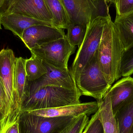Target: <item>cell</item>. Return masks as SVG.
<instances>
[{"label": "cell", "instance_id": "obj_1", "mask_svg": "<svg viewBox=\"0 0 133 133\" xmlns=\"http://www.w3.org/2000/svg\"><path fill=\"white\" fill-rule=\"evenodd\" d=\"M124 48L111 17L104 27L98 50L99 65L110 85L120 78V65Z\"/></svg>", "mask_w": 133, "mask_h": 133}, {"label": "cell", "instance_id": "obj_2", "mask_svg": "<svg viewBox=\"0 0 133 133\" xmlns=\"http://www.w3.org/2000/svg\"><path fill=\"white\" fill-rule=\"evenodd\" d=\"M78 90L46 86L29 92L21 106V111H32L58 108L81 103Z\"/></svg>", "mask_w": 133, "mask_h": 133}, {"label": "cell", "instance_id": "obj_3", "mask_svg": "<svg viewBox=\"0 0 133 133\" xmlns=\"http://www.w3.org/2000/svg\"><path fill=\"white\" fill-rule=\"evenodd\" d=\"M110 17H98L88 26L84 39L70 69L76 83L83 68L98 50L104 27Z\"/></svg>", "mask_w": 133, "mask_h": 133}, {"label": "cell", "instance_id": "obj_4", "mask_svg": "<svg viewBox=\"0 0 133 133\" xmlns=\"http://www.w3.org/2000/svg\"><path fill=\"white\" fill-rule=\"evenodd\" d=\"M77 87L81 96H89L97 101L102 100L111 87L101 70L98 58V50L81 72Z\"/></svg>", "mask_w": 133, "mask_h": 133}, {"label": "cell", "instance_id": "obj_5", "mask_svg": "<svg viewBox=\"0 0 133 133\" xmlns=\"http://www.w3.org/2000/svg\"><path fill=\"white\" fill-rule=\"evenodd\" d=\"M69 16L70 24L88 26L96 18L110 16L105 0H59Z\"/></svg>", "mask_w": 133, "mask_h": 133}, {"label": "cell", "instance_id": "obj_6", "mask_svg": "<svg viewBox=\"0 0 133 133\" xmlns=\"http://www.w3.org/2000/svg\"><path fill=\"white\" fill-rule=\"evenodd\" d=\"M77 117H44L21 111L18 118L19 133H59Z\"/></svg>", "mask_w": 133, "mask_h": 133}, {"label": "cell", "instance_id": "obj_7", "mask_svg": "<svg viewBox=\"0 0 133 133\" xmlns=\"http://www.w3.org/2000/svg\"><path fill=\"white\" fill-rule=\"evenodd\" d=\"M16 58L11 49H3L0 51V82L8 100L15 122L18 119L21 112L14 81Z\"/></svg>", "mask_w": 133, "mask_h": 133}, {"label": "cell", "instance_id": "obj_8", "mask_svg": "<svg viewBox=\"0 0 133 133\" xmlns=\"http://www.w3.org/2000/svg\"><path fill=\"white\" fill-rule=\"evenodd\" d=\"M75 50L76 46L71 45L65 36L35 48L30 51L32 54L52 66L66 69L68 68L70 57Z\"/></svg>", "mask_w": 133, "mask_h": 133}, {"label": "cell", "instance_id": "obj_9", "mask_svg": "<svg viewBox=\"0 0 133 133\" xmlns=\"http://www.w3.org/2000/svg\"><path fill=\"white\" fill-rule=\"evenodd\" d=\"M43 62L46 69L47 73L38 79L29 82V93L46 86H55L78 90L70 70L68 68H56L44 62L43 61Z\"/></svg>", "mask_w": 133, "mask_h": 133}, {"label": "cell", "instance_id": "obj_10", "mask_svg": "<svg viewBox=\"0 0 133 133\" xmlns=\"http://www.w3.org/2000/svg\"><path fill=\"white\" fill-rule=\"evenodd\" d=\"M66 36L62 29L44 25L33 26L23 32L21 39L30 50Z\"/></svg>", "mask_w": 133, "mask_h": 133}, {"label": "cell", "instance_id": "obj_11", "mask_svg": "<svg viewBox=\"0 0 133 133\" xmlns=\"http://www.w3.org/2000/svg\"><path fill=\"white\" fill-rule=\"evenodd\" d=\"M9 12L17 13L44 21L54 26L53 16L44 0H19L8 13Z\"/></svg>", "mask_w": 133, "mask_h": 133}, {"label": "cell", "instance_id": "obj_12", "mask_svg": "<svg viewBox=\"0 0 133 133\" xmlns=\"http://www.w3.org/2000/svg\"><path fill=\"white\" fill-rule=\"evenodd\" d=\"M98 108L97 102H85L77 104L66 105L53 108L28 111L37 115L46 117H77L83 115H90L95 113Z\"/></svg>", "mask_w": 133, "mask_h": 133}, {"label": "cell", "instance_id": "obj_13", "mask_svg": "<svg viewBox=\"0 0 133 133\" xmlns=\"http://www.w3.org/2000/svg\"><path fill=\"white\" fill-rule=\"evenodd\" d=\"M108 92L115 115L121 108L133 101V77H123L111 87Z\"/></svg>", "mask_w": 133, "mask_h": 133}, {"label": "cell", "instance_id": "obj_14", "mask_svg": "<svg viewBox=\"0 0 133 133\" xmlns=\"http://www.w3.org/2000/svg\"><path fill=\"white\" fill-rule=\"evenodd\" d=\"M0 22L5 29L11 31L20 39L23 32L33 26L44 25L53 26L48 23L15 12H9L1 16Z\"/></svg>", "mask_w": 133, "mask_h": 133}, {"label": "cell", "instance_id": "obj_15", "mask_svg": "<svg viewBox=\"0 0 133 133\" xmlns=\"http://www.w3.org/2000/svg\"><path fill=\"white\" fill-rule=\"evenodd\" d=\"M97 102L98 104V116L102 123L104 132L120 133L115 116L112 111L108 91L102 100Z\"/></svg>", "mask_w": 133, "mask_h": 133}, {"label": "cell", "instance_id": "obj_16", "mask_svg": "<svg viewBox=\"0 0 133 133\" xmlns=\"http://www.w3.org/2000/svg\"><path fill=\"white\" fill-rule=\"evenodd\" d=\"M113 23L124 50H126L133 45V11L116 16Z\"/></svg>", "mask_w": 133, "mask_h": 133}, {"label": "cell", "instance_id": "obj_17", "mask_svg": "<svg viewBox=\"0 0 133 133\" xmlns=\"http://www.w3.org/2000/svg\"><path fill=\"white\" fill-rule=\"evenodd\" d=\"M26 60L23 58H16L15 67V86L19 104L21 105L28 96L29 81L26 72Z\"/></svg>", "mask_w": 133, "mask_h": 133}, {"label": "cell", "instance_id": "obj_18", "mask_svg": "<svg viewBox=\"0 0 133 133\" xmlns=\"http://www.w3.org/2000/svg\"><path fill=\"white\" fill-rule=\"evenodd\" d=\"M50 9L54 21V26L59 29H67L70 24L66 10L59 0H44Z\"/></svg>", "mask_w": 133, "mask_h": 133}, {"label": "cell", "instance_id": "obj_19", "mask_svg": "<svg viewBox=\"0 0 133 133\" xmlns=\"http://www.w3.org/2000/svg\"><path fill=\"white\" fill-rule=\"evenodd\" d=\"M25 68L29 82L38 79L47 73L46 69L43 61L32 54L30 58L26 60Z\"/></svg>", "mask_w": 133, "mask_h": 133}, {"label": "cell", "instance_id": "obj_20", "mask_svg": "<svg viewBox=\"0 0 133 133\" xmlns=\"http://www.w3.org/2000/svg\"><path fill=\"white\" fill-rule=\"evenodd\" d=\"M115 115L119 133H129L133 123V101L120 109Z\"/></svg>", "mask_w": 133, "mask_h": 133}, {"label": "cell", "instance_id": "obj_21", "mask_svg": "<svg viewBox=\"0 0 133 133\" xmlns=\"http://www.w3.org/2000/svg\"><path fill=\"white\" fill-rule=\"evenodd\" d=\"M87 26L80 24H70L67 29L66 39L71 45L78 46L79 48L83 43Z\"/></svg>", "mask_w": 133, "mask_h": 133}, {"label": "cell", "instance_id": "obj_22", "mask_svg": "<svg viewBox=\"0 0 133 133\" xmlns=\"http://www.w3.org/2000/svg\"><path fill=\"white\" fill-rule=\"evenodd\" d=\"M133 74V45L124 50L120 65V77L130 76Z\"/></svg>", "mask_w": 133, "mask_h": 133}, {"label": "cell", "instance_id": "obj_23", "mask_svg": "<svg viewBox=\"0 0 133 133\" xmlns=\"http://www.w3.org/2000/svg\"><path fill=\"white\" fill-rule=\"evenodd\" d=\"M89 121L87 115L79 116L59 133H83Z\"/></svg>", "mask_w": 133, "mask_h": 133}, {"label": "cell", "instance_id": "obj_24", "mask_svg": "<svg viewBox=\"0 0 133 133\" xmlns=\"http://www.w3.org/2000/svg\"><path fill=\"white\" fill-rule=\"evenodd\" d=\"M83 133H104L103 125L98 118L97 111L89 120Z\"/></svg>", "mask_w": 133, "mask_h": 133}, {"label": "cell", "instance_id": "obj_25", "mask_svg": "<svg viewBox=\"0 0 133 133\" xmlns=\"http://www.w3.org/2000/svg\"><path fill=\"white\" fill-rule=\"evenodd\" d=\"M116 16H120L133 11V0H114Z\"/></svg>", "mask_w": 133, "mask_h": 133}, {"label": "cell", "instance_id": "obj_26", "mask_svg": "<svg viewBox=\"0 0 133 133\" xmlns=\"http://www.w3.org/2000/svg\"><path fill=\"white\" fill-rule=\"evenodd\" d=\"M19 1V0H4L1 16L8 13L12 6Z\"/></svg>", "mask_w": 133, "mask_h": 133}, {"label": "cell", "instance_id": "obj_27", "mask_svg": "<svg viewBox=\"0 0 133 133\" xmlns=\"http://www.w3.org/2000/svg\"><path fill=\"white\" fill-rule=\"evenodd\" d=\"M2 133H19L18 120L7 127Z\"/></svg>", "mask_w": 133, "mask_h": 133}, {"label": "cell", "instance_id": "obj_28", "mask_svg": "<svg viewBox=\"0 0 133 133\" xmlns=\"http://www.w3.org/2000/svg\"><path fill=\"white\" fill-rule=\"evenodd\" d=\"M4 2V0H0V16H1V14L2 8H3Z\"/></svg>", "mask_w": 133, "mask_h": 133}, {"label": "cell", "instance_id": "obj_29", "mask_svg": "<svg viewBox=\"0 0 133 133\" xmlns=\"http://www.w3.org/2000/svg\"><path fill=\"white\" fill-rule=\"evenodd\" d=\"M108 3H114V0H105Z\"/></svg>", "mask_w": 133, "mask_h": 133}, {"label": "cell", "instance_id": "obj_30", "mask_svg": "<svg viewBox=\"0 0 133 133\" xmlns=\"http://www.w3.org/2000/svg\"><path fill=\"white\" fill-rule=\"evenodd\" d=\"M129 133H133V123L132 127H131V129H130V131Z\"/></svg>", "mask_w": 133, "mask_h": 133}, {"label": "cell", "instance_id": "obj_31", "mask_svg": "<svg viewBox=\"0 0 133 133\" xmlns=\"http://www.w3.org/2000/svg\"><path fill=\"white\" fill-rule=\"evenodd\" d=\"M1 29V22H0V29Z\"/></svg>", "mask_w": 133, "mask_h": 133}]
</instances>
